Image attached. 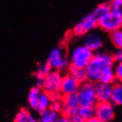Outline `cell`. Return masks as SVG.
<instances>
[{
    "label": "cell",
    "instance_id": "6da1fadb",
    "mask_svg": "<svg viewBox=\"0 0 122 122\" xmlns=\"http://www.w3.org/2000/svg\"><path fill=\"white\" fill-rule=\"evenodd\" d=\"M114 65L115 61L112 53L103 51L95 52L91 60L86 67L88 81L93 83L98 82L103 72L108 68L113 67Z\"/></svg>",
    "mask_w": 122,
    "mask_h": 122
},
{
    "label": "cell",
    "instance_id": "7a4b0ae2",
    "mask_svg": "<svg viewBox=\"0 0 122 122\" xmlns=\"http://www.w3.org/2000/svg\"><path fill=\"white\" fill-rule=\"evenodd\" d=\"M94 52H92L83 44L74 46L68 54L70 66L79 68H86L89 62L91 60Z\"/></svg>",
    "mask_w": 122,
    "mask_h": 122
},
{
    "label": "cell",
    "instance_id": "3957f363",
    "mask_svg": "<svg viewBox=\"0 0 122 122\" xmlns=\"http://www.w3.org/2000/svg\"><path fill=\"white\" fill-rule=\"evenodd\" d=\"M47 61L50 64L52 70L58 71L60 73H66L70 66L68 56L62 47H55L50 51Z\"/></svg>",
    "mask_w": 122,
    "mask_h": 122
},
{
    "label": "cell",
    "instance_id": "277c9868",
    "mask_svg": "<svg viewBox=\"0 0 122 122\" xmlns=\"http://www.w3.org/2000/svg\"><path fill=\"white\" fill-rule=\"evenodd\" d=\"M77 98L79 101L80 106H92L94 107L97 103V98L96 95L95 83L90 81L81 84L76 93Z\"/></svg>",
    "mask_w": 122,
    "mask_h": 122
},
{
    "label": "cell",
    "instance_id": "5b68a950",
    "mask_svg": "<svg viewBox=\"0 0 122 122\" xmlns=\"http://www.w3.org/2000/svg\"><path fill=\"white\" fill-rule=\"evenodd\" d=\"M63 73L51 70L47 75L43 77L41 89L50 96L60 92V85L62 81Z\"/></svg>",
    "mask_w": 122,
    "mask_h": 122
},
{
    "label": "cell",
    "instance_id": "8992f818",
    "mask_svg": "<svg viewBox=\"0 0 122 122\" xmlns=\"http://www.w3.org/2000/svg\"><path fill=\"white\" fill-rule=\"evenodd\" d=\"M97 28V20L89 13L84 16L78 23L74 25L72 29V34L76 37L85 36L89 32L94 31Z\"/></svg>",
    "mask_w": 122,
    "mask_h": 122
},
{
    "label": "cell",
    "instance_id": "52a82bcc",
    "mask_svg": "<svg viewBox=\"0 0 122 122\" xmlns=\"http://www.w3.org/2000/svg\"><path fill=\"white\" fill-rule=\"evenodd\" d=\"M95 117L101 122H112L115 119V106L111 102H97L94 106Z\"/></svg>",
    "mask_w": 122,
    "mask_h": 122
},
{
    "label": "cell",
    "instance_id": "ba28073f",
    "mask_svg": "<svg viewBox=\"0 0 122 122\" xmlns=\"http://www.w3.org/2000/svg\"><path fill=\"white\" fill-rule=\"evenodd\" d=\"M97 28H99L106 33L111 34L114 31L121 29L122 19L111 12L98 20Z\"/></svg>",
    "mask_w": 122,
    "mask_h": 122
},
{
    "label": "cell",
    "instance_id": "9c48e42d",
    "mask_svg": "<svg viewBox=\"0 0 122 122\" xmlns=\"http://www.w3.org/2000/svg\"><path fill=\"white\" fill-rule=\"evenodd\" d=\"M62 104H63V108H62V112H61L62 115L69 117L71 119L77 116L80 104L76 94L68 95V96L63 97Z\"/></svg>",
    "mask_w": 122,
    "mask_h": 122
},
{
    "label": "cell",
    "instance_id": "30bf717a",
    "mask_svg": "<svg viewBox=\"0 0 122 122\" xmlns=\"http://www.w3.org/2000/svg\"><path fill=\"white\" fill-rule=\"evenodd\" d=\"M81 84L73 77L71 76L69 73H63L62 81H61L60 85V93L63 97L68 96V95L76 94Z\"/></svg>",
    "mask_w": 122,
    "mask_h": 122
},
{
    "label": "cell",
    "instance_id": "8fae6325",
    "mask_svg": "<svg viewBox=\"0 0 122 122\" xmlns=\"http://www.w3.org/2000/svg\"><path fill=\"white\" fill-rule=\"evenodd\" d=\"M83 45L86 46L89 50H90L92 52L100 51L101 49L103 48L104 43L101 36L97 32H89L84 36L83 41Z\"/></svg>",
    "mask_w": 122,
    "mask_h": 122
},
{
    "label": "cell",
    "instance_id": "7c38bea8",
    "mask_svg": "<svg viewBox=\"0 0 122 122\" xmlns=\"http://www.w3.org/2000/svg\"><path fill=\"white\" fill-rule=\"evenodd\" d=\"M95 89L97 102H111L112 86L102 82H97L95 83Z\"/></svg>",
    "mask_w": 122,
    "mask_h": 122
},
{
    "label": "cell",
    "instance_id": "4fadbf2b",
    "mask_svg": "<svg viewBox=\"0 0 122 122\" xmlns=\"http://www.w3.org/2000/svg\"><path fill=\"white\" fill-rule=\"evenodd\" d=\"M13 122H38L37 116L28 108L23 107L16 112Z\"/></svg>",
    "mask_w": 122,
    "mask_h": 122
},
{
    "label": "cell",
    "instance_id": "5bb4252c",
    "mask_svg": "<svg viewBox=\"0 0 122 122\" xmlns=\"http://www.w3.org/2000/svg\"><path fill=\"white\" fill-rule=\"evenodd\" d=\"M42 93V89L34 86L32 87L28 94V108L32 112H37V106H38V102H39L40 95Z\"/></svg>",
    "mask_w": 122,
    "mask_h": 122
},
{
    "label": "cell",
    "instance_id": "9a60e30c",
    "mask_svg": "<svg viewBox=\"0 0 122 122\" xmlns=\"http://www.w3.org/2000/svg\"><path fill=\"white\" fill-rule=\"evenodd\" d=\"M67 73H69L71 76L73 77L80 84L88 81V74L86 68H79V67L72 66H70L66 71Z\"/></svg>",
    "mask_w": 122,
    "mask_h": 122
},
{
    "label": "cell",
    "instance_id": "2e32d148",
    "mask_svg": "<svg viewBox=\"0 0 122 122\" xmlns=\"http://www.w3.org/2000/svg\"><path fill=\"white\" fill-rule=\"evenodd\" d=\"M59 115H60L59 113L53 111L51 108H50L38 112L37 120L38 122H56Z\"/></svg>",
    "mask_w": 122,
    "mask_h": 122
},
{
    "label": "cell",
    "instance_id": "e0dca14e",
    "mask_svg": "<svg viewBox=\"0 0 122 122\" xmlns=\"http://www.w3.org/2000/svg\"><path fill=\"white\" fill-rule=\"evenodd\" d=\"M111 103L114 106H122V83L116 82L112 85Z\"/></svg>",
    "mask_w": 122,
    "mask_h": 122
},
{
    "label": "cell",
    "instance_id": "ac0fdd59",
    "mask_svg": "<svg viewBox=\"0 0 122 122\" xmlns=\"http://www.w3.org/2000/svg\"><path fill=\"white\" fill-rule=\"evenodd\" d=\"M109 12H111L109 2H106V3L104 2V3H101V4H99L98 5L96 6V8H95L90 13H91V15L98 21L100 19L104 17V16L106 15V14H108Z\"/></svg>",
    "mask_w": 122,
    "mask_h": 122
},
{
    "label": "cell",
    "instance_id": "d6986e66",
    "mask_svg": "<svg viewBox=\"0 0 122 122\" xmlns=\"http://www.w3.org/2000/svg\"><path fill=\"white\" fill-rule=\"evenodd\" d=\"M51 70V67L48 63V61L46 60L44 62H41L37 65L36 70L34 73V77L36 78V80L43 79V77L47 75Z\"/></svg>",
    "mask_w": 122,
    "mask_h": 122
},
{
    "label": "cell",
    "instance_id": "ffe728a7",
    "mask_svg": "<svg viewBox=\"0 0 122 122\" xmlns=\"http://www.w3.org/2000/svg\"><path fill=\"white\" fill-rule=\"evenodd\" d=\"M98 82H102L104 83V84L112 86L117 82L116 76H115V73H114V70H113V67L108 68V69H106V70H104Z\"/></svg>",
    "mask_w": 122,
    "mask_h": 122
},
{
    "label": "cell",
    "instance_id": "44dd1931",
    "mask_svg": "<svg viewBox=\"0 0 122 122\" xmlns=\"http://www.w3.org/2000/svg\"><path fill=\"white\" fill-rule=\"evenodd\" d=\"M51 104H52V100L51 96L42 90V93H41L39 97V102H38V106H37L36 112L38 113L40 112H42V111L50 109L51 106Z\"/></svg>",
    "mask_w": 122,
    "mask_h": 122
},
{
    "label": "cell",
    "instance_id": "7402d4cb",
    "mask_svg": "<svg viewBox=\"0 0 122 122\" xmlns=\"http://www.w3.org/2000/svg\"><path fill=\"white\" fill-rule=\"evenodd\" d=\"M77 116L84 121L95 117V109L92 106H80L78 109Z\"/></svg>",
    "mask_w": 122,
    "mask_h": 122
},
{
    "label": "cell",
    "instance_id": "603a6c76",
    "mask_svg": "<svg viewBox=\"0 0 122 122\" xmlns=\"http://www.w3.org/2000/svg\"><path fill=\"white\" fill-rule=\"evenodd\" d=\"M110 39L117 50H122V28L111 33Z\"/></svg>",
    "mask_w": 122,
    "mask_h": 122
},
{
    "label": "cell",
    "instance_id": "cb8c5ba5",
    "mask_svg": "<svg viewBox=\"0 0 122 122\" xmlns=\"http://www.w3.org/2000/svg\"><path fill=\"white\" fill-rule=\"evenodd\" d=\"M111 12L122 19V0H112L109 2Z\"/></svg>",
    "mask_w": 122,
    "mask_h": 122
},
{
    "label": "cell",
    "instance_id": "d4e9b609",
    "mask_svg": "<svg viewBox=\"0 0 122 122\" xmlns=\"http://www.w3.org/2000/svg\"><path fill=\"white\" fill-rule=\"evenodd\" d=\"M113 70L115 73L117 82L122 83V62L121 63H115L113 66Z\"/></svg>",
    "mask_w": 122,
    "mask_h": 122
},
{
    "label": "cell",
    "instance_id": "484cf974",
    "mask_svg": "<svg viewBox=\"0 0 122 122\" xmlns=\"http://www.w3.org/2000/svg\"><path fill=\"white\" fill-rule=\"evenodd\" d=\"M53 111L57 112L58 113L61 114L62 112V108H63V104H62V100L61 101H52L51 106Z\"/></svg>",
    "mask_w": 122,
    "mask_h": 122
},
{
    "label": "cell",
    "instance_id": "4316f807",
    "mask_svg": "<svg viewBox=\"0 0 122 122\" xmlns=\"http://www.w3.org/2000/svg\"><path fill=\"white\" fill-rule=\"evenodd\" d=\"M113 59L115 63H121L122 62V50H116V51L112 54Z\"/></svg>",
    "mask_w": 122,
    "mask_h": 122
},
{
    "label": "cell",
    "instance_id": "83f0119b",
    "mask_svg": "<svg viewBox=\"0 0 122 122\" xmlns=\"http://www.w3.org/2000/svg\"><path fill=\"white\" fill-rule=\"evenodd\" d=\"M56 122H73V120H72V119L69 118V117H66V116H65V115L60 114Z\"/></svg>",
    "mask_w": 122,
    "mask_h": 122
},
{
    "label": "cell",
    "instance_id": "f1b7e54d",
    "mask_svg": "<svg viewBox=\"0 0 122 122\" xmlns=\"http://www.w3.org/2000/svg\"><path fill=\"white\" fill-rule=\"evenodd\" d=\"M84 122H101V121L97 118V117H93L91 119H87V120H85Z\"/></svg>",
    "mask_w": 122,
    "mask_h": 122
},
{
    "label": "cell",
    "instance_id": "f546056e",
    "mask_svg": "<svg viewBox=\"0 0 122 122\" xmlns=\"http://www.w3.org/2000/svg\"><path fill=\"white\" fill-rule=\"evenodd\" d=\"M72 120H73V122H84L83 119H81L78 116H75V117H73V118H72Z\"/></svg>",
    "mask_w": 122,
    "mask_h": 122
}]
</instances>
